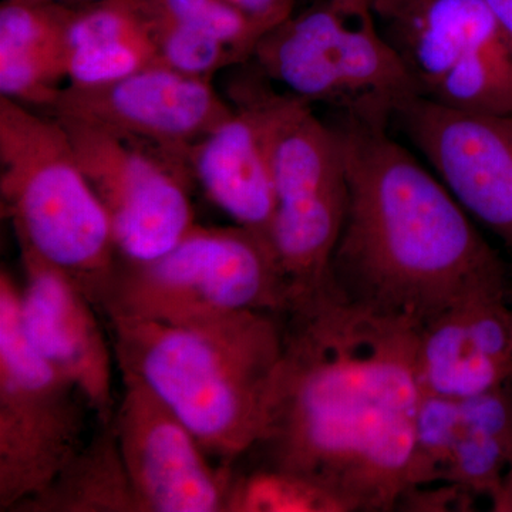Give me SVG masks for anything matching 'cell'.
<instances>
[{"mask_svg": "<svg viewBox=\"0 0 512 512\" xmlns=\"http://www.w3.org/2000/svg\"><path fill=\"white\" fill-rule=\"evenodd\" d=\"M153 66H157V56L150 37L107 40L67 50V80L79 86L114 82Z\"/></svg>", "mask_w": 512, "mask_h": 512, "instance_id": "cell-23", "label": "cell"}, {"mask_svg": "<svg viewBox=\"0 0 512 512\" xmlns=\"http://www.w3.org/2000/svg\"><path fill=\"white\" fill-rule=\"evenodd\" d=\"M225 512H357L338 491L284 468L256 467L235 474Z\"/></svg>", "mask_w": 512, "mask_h": 512, "instance_id": "cell-19", "label": "cell"}, {"mask_svg": "<svg viewBox=\"0 0 512 512\" xmlns=\"http://www.w3.org/2000/svg\"><path fill=\"white\" fill-rule=\"evenodd\" d=\"M234 8L241 10L248 18L266 30L274 29L279 23L291 18L298 0H227Z\"/></svg>", "mask_w": 512, "mask_h": 512, "instance_id": "cell-25", "label": "cell"}, {"mask_svg": "<svg viewBox=\"0 0 512 512\" xmlns=\"http://www.w3.org/2000/svg\"><path fill=\"white\" fill-rule=\"evenodd\" d=\"M397 0H329L330 5L350 19L373 15L380 18Z\"/></svg>", "mask_w": 512, "mask_h": 512, "instance_id": "cell-26", "label": "cell"}, {"mask_svg": "<svg viewBox=\"0 0 512 512\" xmlns=\"http://www.w3.org/2000/svg\"><path fill=\"white\" fill-rule=\"evenodd\" d=\"M420 392L463 400L512 380L508 278L473 289L417 329Z\"/></svg>", "mask_w": 512, "mask_h": 512, "instance_id": "cell-15", "label": "cell"}, {"mask_svg": "<svg viewBox=\"0 0 512 512\" xmlns=\"http://www.w3.org/2000/svg\"><path fill=\"white\" fill-rule=\"evenodd\" d=\"M57 2L73 3V0H57Z\"/></svg>", "mask_w": 512, "mask_h": 512, "instance_id": "cell-30", "label": "cell"}, {"mask_svg": "<svg viewBox=\"0 0 512 512\" xmlns=\"http://www.w3.org/2000/svg\"><path fill=\"white\" fill-rule=\"evenodd\" d=\"M147 15L174 20L200 30L251 60L256 45L268 30L234 8L227 0H131Z\"/></svg>", "mask_w": 512, "mask_h": 512, "instance_id": "cell-22", "label": "cell"}, {"mask_svg": "<svg viewBox=\"0 0 512 512\" xmlns=\"http://www.w3.org/2000/svg\"><path fill=\"white\" fill-rule=\"evenodd\" d=\"M0 197L20 252L69 276L101 313L120 264L106 211L59 119L3 96Z\"/></svg>", "mask_w": 512, "mask_h": 512, "instance_id": "cell-4", "label": "cell"}, {"mask_svg": "<svg viewBox=\"0 0 512 512\" xmlns=\"http://www.w3.org/2000/svg\"><path fill=\"white\" fill-rule=\"evenodd\" d=\"M284 352L264 434L266 466L315 478L356 511H396L420 402L417 326L328 285L281 315Z\"/></svg>", "mask_w": 512, "mask_h": 512, "instance_id": "cell-1", "label": "cell"}, {"mask_svg": "<svg viewBox=\"0 0 512 512\" xmlns=\"http://www.w3.org/2000/svg\"><path fill=\"white\" fill-rule=\"evenodd\" d=\"M394 120L467 214L512 256V116L417 97Z\"/></svg>", "mask_w": 512, "mask_h": 512, "instance_id": "cell-13", "label": "cell"}, {"mask_svg": "<svg viewBox=\"0 0 512 512\" xmlns=\"http://www.w3.org/2000/svg\"><path fill=\"white\" fill-rule=\"evenodd\" d=\"M56 119L106 211L120 259L157 258L197 224L187 168L93 124Z\"/></svg>", "mask_w": 512, "mask_h": 512, "instance_id": "cell-10", "label": "cell"}, {"mask_svg": "<svg viewBox=\"0 0 512 512\" xmlns=\"http://www.w3.org/2000/svg\"><path fill=\"white\" fill-rule=\"evenodd\" d=\"M120 372L131 373L224 464L264 434L284 352L281 315L244 311L187 322L107 316Z\"/></svg>", "mask_w": 512, "mask_h": 512, "instance_id": "cell-3", "label": "cell"}, {"mask_svg": "<svg viewBox=\"0 0 512 512\" xmlns=\"http://www.w3.org/2000/svg\"><path fill=\"white\" fill-rule=\"evenodd\" d=\"M141 13L150 25L157 66L195 79L212 80L215 74L228 67L249 62L237 50L207 33L174 20Z\"/></svg>", "mask_w": 512, "mask_h": 512, "instance_id": "cell-21", "label": "cell"}, {"mask_svg": "<svg viewBox=\"0 0 512 512\" xmlns=\"http://www.w3.org/2000/svg\"><path fill=\"white\" fill-rule=\"evenodd\" d=\"M380 18L421 99L512 116V36L487 0H397Z\"/></svg>", "mask_w": 512, "mask_h": 512, "instance_id": "cell-9", "label": "cell"}, {"mask_svg": "<svg viewBox=\"0 0 512 512\" xmlns=\"http://www.w3.org/2000/svg\"><path fill=\"white\" fill-rule=\"evenodd\" d=\"M349 202L329 284L349 302L420 328L495 279L501 256L436 173L389 127L343 119Z\"/></svg>", "mask_w": 512, "mask_h": 512, "instance_id": "cell-2", "label": "cell"}, {"mask_svg": "<svg viewBox=\"0 0 512 512\" xmlns=\"http://www.w3.org/2000/svg\"><path fill=\"white\" fill-rule=\"evenodd\" d=\"M487 3L512 36V0H487Z\"/></svg>", "mask_w": 512, "mask_h": 512, "instance_id": "cell-28", "label": "cell"}, {"mask_svg": "<svg viewBox=\"0 0 512 512\" xmlns=\"http://www.w3.org/2000/svg\"><path fill=\"white\" fill-rule=\"evenodd\" d=\"M49 111L103 128L188 170L191 148L234 107L211 80L153 66L109 83H67Z\"/></svg>", "mask_w": 512, "mask_h": 512, "instance_id": "cell-11", "label": "cell"}, {"mask_svg": "<svg viewBox=\"0 0 512 512\" xmlns=\"http://www.w3.org/2000/svg\"><path fill=\"white\" fill-rule=\"evenodd\" d=\"M473 495L450 483L423 485L410 488L400 497L396 510L403 511H471Z\"/></svg>", "mask_w": 512, "mask_h": 512, "instance_id": "cell-24", "label": "cell"}, {"mask_svg": "<svg viewBox=\"0 0 512 512\" xmlns=\"http://www.w3.org/2000/svg\"><path fill=\"white\" fill-rule=\"evenodd\" d=\"M20 322L32 348L79 389L100 424L116 410L114 350L97 319V306L72 279L22 252Z\"/></svg>", "mask_w": 512, "mask_h": 512, "instance_id": "cell-14", "label": "cell"}, {"mask_svg": "<svg viewBox=\"0 0 512 512\" xmlns=\"http://www.w3.org/2000/svg\"><path fill=\"white\" fill-rule=\"evenodd\" d=\"M101 2V0H73L72 5L80 6V5H87V3H96Z\"/></svg>", "mask_w": 512, "mask_h": 512, "instance_id": "cell-29", "label": "cell"}, {"mask_svg": "<svg viewBox=\"0 0 512 512\" xmlns=\"http://www.w3.org/2000/svg\"><path fill=\"white\" fill-rule=\"evenodd\" d=\"M100 426L42 493L13 512H144L124 466L113 423Z\"/></svg>", "mask_w": 512, "mask_h": 512, "instance_id": "cell-17", "label": "cell"}, {"mask_svg": "<svg viewBox=\"0 0 512 512\" xmlns=\"http://www.w3.org/2000/svg\"><path fill=\"white\" fill-rule=\"evenodd\" d=\"M231 97L248 103L264 128L275 191L268 237L292 305L329 282L349 202L342 138L313 113L312 104L276 92L256 69L232 84Z\"/></svg>", "mask_w": 512, "mask_h": 512, "instance_id": "cell-5", "label": "cell"}, {"mask_svg": "<svg viewBox=\"0 0 512 512\" xmlns=\"http://www.w3.org/2000/svg\"><path fill=\"white\" fill-rule=\"evenodd\" d=\"M120 373L111 423L143 511L225 512L232 464H211L187 424L143 380Z\"/></svg>", "mask_w": 512, "mask_h": 512, "instance_id": "cell-12", "label": "cell"}, {"mask_svg": "<svg viewBox=\"0 0 512 512\" xmlns=\"http://www.w3.org/2000/svg\"><path fill=\"white\" fill-rule=\"evenodd\" d=\"M460 409L446 483L491 500L512 461V380L460 400Z\"/></svg>", "mask_w": 512, "mask_h": 512, "instance_id": "cell-18", "label": "cell"}, {"mask_svg": "<svg viewBox=\"0 0 512 512\" xmlns=\"http://www.w3.org/2000/svg\"><path fill=\"white\" fill-rule=\"evenodd\" d=\"M376 19L346 18L325 0L266 32L251 60L292 96L328 104L343 119L389 127L420 93Z\"/></svg>", "mask_w": 512, "mask_h": 512, "instance_id": "cell-7", "label": "cell"}, {"mask_svg": "<svg viewBox=\"0 0 512 512\" xmlns=\"http://www.w3.org/2000/svg\"><path fill=\"white\" fill-rule=\"evenodd\" d=\"M20 284L0 271V511L43 490L86 441L83 394L26 339Z\"/></svg>", "mask_w": 512, "mask_h": 512, "instance_id": "cell-8", "label": "cell"}, {"mask_svg": "<svg viewBox=\"0 0 512 512\" xmlns=\"http://www.w3.org/2000/svg\"><path fill=\"white\" fill-rule=\"evenodd\" d=\"M231 104V116L191 148L188 170L235 224L268 237L275 191L264 128L248 103L232 99Z\"/></svg>", "mask_w": 512, "mask_h": 512, "instance_id": "cell-16", "label": "cell"}, {"mask_svg": "<svg viewBox=\"0 0 512 512\" xmlns=\"http://www.w3.org/2000/svg\"><path fill=\"white\" fill-rule=\"evenodd\" d=\"M460 424V400L439 394H420L414 421L407 490L446 483L448 468L460 434Z\"/></svg>", "mask_w": 512, "mask_h": 512, "instance_id": "cell-20", "label": "cell"}, {"mask_svg": "<svg viewBox=\"0 0 512 512\" xmlns=\"http://www.w3.org/2000/svg\"><path fill=\"white\" fill-rule=\"evenodd\" d=\"M291 292L271 241L234 224H195L165 254L120 259L101 313L187 322L244 311L284 315Z\"/></svg>", "mask_w": 512, "mask_h": 512, "instance_id": "cell-6", "label": "cell"}, {"mask_svg": "<svg viewBox=\"0 0 512 512\" xmlns=\"http://www.w3.org/2000/svg\"><path fill=\"white\" fill-rule=\"evenodd\" d=\"M490 507L494 512H512V461L497 493L490 500Z\"/></svg>", "mask_w": 512, "mask_h": 512, "instance_id": "cell-27", "label": "cell"}]
</instances>
